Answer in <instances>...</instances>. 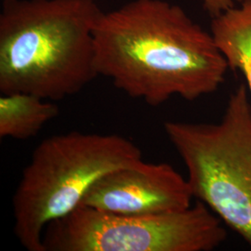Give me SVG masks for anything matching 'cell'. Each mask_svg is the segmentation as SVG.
<instances>
[{"instance_id": "1", "label": "cell", "mask_w": 251, "mask_h": 251, "mask_svg": "<svg viewBox=\"0 0 251 251\" xmlns=\"http://www.w3.org/2000/svg\"><path fill=\"white\" fill-rule=\"evenodd\" d=\"M93 36L98 75L153 107L175 95L211 94L230 69L211 33L166 0H131L102 11Z\"/></svg>"}, {"instance_id": "2", "label": "cell", "mask_w": 251, "mask_h": 251, "mask_svg": "<svg viewBox=\"0 0 251 251\" xmlns=\"http://www.w3.org/2000/svg\"><path fill=\"white\" fill-rule=\"evenodd\" d=\"M95 0H3L0 92L49 100L75 95L98 76Z\"/></svg>"}, {"instance_id": "3", "label": "cell", "mask_w": 251, "mask_h": 251, "mask_svg": "<svg viewBox=\"0 0 251 251\" xmlns=\"http://www.w3.org/2000/svg\"><path fill=\"white\" fill-rule=\"evenodd\" d=\"M143 162L141 149L121 135L72 131L41 142L12 199L14 233L28 251H44L47 226L80 206L103 175Z\"/></svg>"}, {"instance_id": "4", "label": "cell", "mask_w": 251, "mask_h": 251, "mask_svg": "<svg viewBox=\"0 0 251 251\" xmlns=\"http://www.w3.org/2000/svg\"><path fill=\"white\" fill-rule=\"evenodd\" d=\"M246 84L218 123L167 121L164 130L187 170L193 197L251 246V102Z\"/></svg>"}, {"instance_id": "5", "label": "cell", "mask_w": 251, "mask_h": 251, "mask_svg": "<svg viewBox=\"0 0 251 251\" xmlns=\"http://www.w3.org/2000/svg\"><path fill=\"white\" fill-rule=\"evenodd\" d=\"M223 221L198 201L176 212L119 215L78 206L47 226L44 251H210L225 241Z\"/></svg>"}, {"instance_id": "6", "label": "cell", "mask_w": 251, "mask_h": 251, "mask_svg": "<svg viewBox=\"0 0 251 251\" xmlns=\"http://www.w3.org/2000/svg\"><path fill=\"white\" fill-rule=\"evenodd\" d=\"M193 198L187 179L171 165L143 161L103 175L79 206L119 215H151L184 210Z\"/></svg>"}, {"instance_id": "7", "label": "cell", "mask_w": 251, "mask_h": 251, "mask_svg": "<svg viewBox=\"0 0 251 251\" xmlns=\"http://www.w3.org/2000/svg\"><path fill=\"white\" fill-rule=\"evenodd\" d=\"M210 33L230 70L242 73L251 96V0L212 18Z\"/></svg>"}, {"instance_id": "8", "label": "cell", "mask_w": 251, "mask_h": 251, "mask_svg": "<svg viewBox=\"0 0 251 251\" xmlns=\"http://www.w3.org/2000/svg\"><path fill=\"white\" fill-rule=\"evenodd\" d=\"M58 105L28 93L2 94L0 97V137L28 140L36 137L59 115Z\"/></svg>"}, {"instance_id": "9", "label": "cell", "mask_w": 251, "mask_h": 251, "mask_svg": "<svg viewBox=\"0 0 251 251\" xmlns=\"http://www.w3.org/2000/svg\"><path fill=\"white\" fill-rule=\"evenodd\" d=\"M242 0H202L203 8L211 18H215L237 6Z\"/></svg>"}]
</instances>
